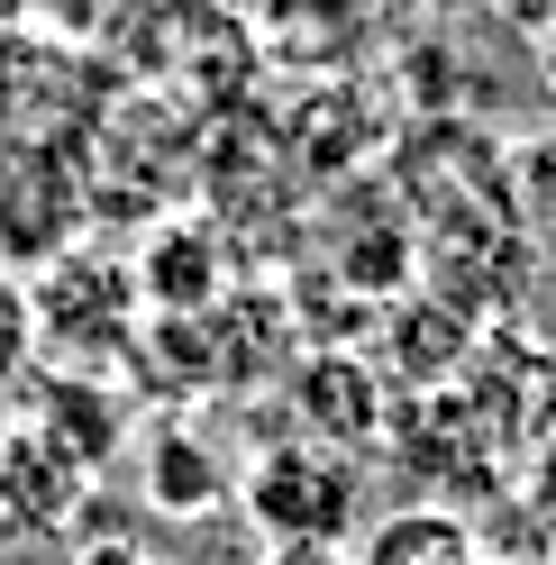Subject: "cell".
Segmentation results:
<instances>
[{"instance_id": "obj_2", "label": "cell", "mask_w": 556, "mask_h": 565, "mask_svg": "<svg viewBox=\"0 0 556 565\" xmlns=\"http://www.w3.org/2000/svg\"><path fill=\"white\" fill-rule=\"evenodd\" d=\"M83 456L46 438V429H19L10 447H0V520L10 529H55L64 511H74V492H83Z\"/></svg>"}, {"instance_id": "obj_9", "label": "cell", "mask_w": 556, "mask_h": 565, "mask_svg": "<svg viewBox=\"0 0 556 565\" xmlns=\"http://www.w3.org/2000/svg\"><path fill=\"white\" fill-rule=\"evenodd\" d=\"M538 64H547V83H556V19L538 28Z\"/></svg>"}, {"instance_id": "obj_5", "label": "cell", "mask_w": 556, "mask_h": 565, "mask_svg": "<svg viewBox=\"0 0 556 565\" xmlns=\"http://www.w3.org/2000/svg\"><path fill=\"white\" fill-rule=\"evenodd\" d=\"M520 201H530V228L556 246V137L530 147V164H520Z\"/></svg>"}, {"instance_id": "obj_4", "label": "cell", "mask_w": 556, "mask_h": 565, "mask_svg": "<svg viewBox=\"0 0 556 565\" xmlns=\"http://www.w3.org/2000/svg\"><path fill=\"white\" fill-rule=\"evenodd\" d=\"M301 411H310V438L338 447V456L384 438V383H374L365 365H346V356H320L301 374Z\"/></svg>"}, {"instance_id": "obj_3", "label": "cell", "mask_w": 556, "mask_h": 565, "mask_svg": "<svg viewBox=\"0 0 556 565\" xmlns=\"http://www.w3.org/2000/svg\"><path fill=\"white\" fill-rule=\"evenodd\" d=\"M356 565H483V539H474V520H466V511H447V502H410V511H384V520L365 529Z\"/></svg>"}, {"instance_id": "obj_8", "label": "cell", "mask_w": 556, "mask_h": 565, "mask_svg": "<svg viewBox=\"0 0 556 565\" xmlns=\"http://www.w3.org/2000/svg\"><path fill=\"white\" fill-rule=\"evenodd\" d=\"M256 565H356V556L346 547H265Z\"/></svg>"}, {"instance_id": "obj_6", "label": "cell", "mask_w": 556, "mask_h": 565, "mask_svg": "<svg viewBox=\"0 0 556 565\" xmlns=\"http://www.w3.org/2000/svg\"><path fill=\"white\" fill-rule=\"evenodd\" d=\"M28 338H38V320H28V292H19V282H0V383L28 365Z\"/></svg>"}, {"instance_id": "obj_7", "label": "cell", "mask_w": 556, "mask_h": 565, "mask_svg": "<svg viewBox=\"0 0 556 565\" xmlns=\"http://www.w3.org/2000/svg\"><path fill=\"white\" fill-rule=\"evenodd\" d=\"M74 565H156V556L137 547V539H92V547H83Z\"/></svg>"}, {"instance_id": "obj_1", "label": "cell", "mask_w": 556, "mask_h": 565, "mask_svg": "<svg viewBox=\"0 0 556 565\" xmlns=\"http://www.w3.org/2000/svg\"><path fill=\"white\" fill-rule=\"evenodd\" d=\"M247 511L265 520L274 547H346L356 529V466L338 447H274L247 466Z\"/></svg>"}]
</instances>
